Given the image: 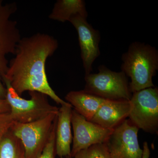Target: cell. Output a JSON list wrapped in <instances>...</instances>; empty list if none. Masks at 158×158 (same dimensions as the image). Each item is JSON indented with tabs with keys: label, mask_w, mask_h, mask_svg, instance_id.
I'll return each mask as SVG.
<instances>
[{
	"label": "cell",
	"mask_w": 158,
	"mask_h": 158,
	"mask_svg": "<svg viewBox=\"0 0 158 158\" xmlns=\"http://www.w3.org/2000/svg\"><path fill=\"white\" fill-rule=\"evenodd\" d=\"M128 119L139 129L156 134L158 130V89L146 88L132 93Z\"/></svg>",
	"instance_id": "8992f818"
},
{
	"label": "cell",
	"mask_w": 158,
	"mask_h": 158,
	"mask_svg": "<svg viewBox=\"0 0 158 158\" xmlns=\"http://www.w3.org/2000/svg\"><path fill=\"white\" fill-rule=\"evenodd\" d=\"M70 104L61 106L57 116L56 129V154L60 158H71V145L73 141Z\"/></svg>",
	"instance_id": "7c38bea8"
},
{
	"label": "cell",
	"mask_w": 158,
	"mask_h": 158,
	"mask_svg": "<svg viewBox=\"0 0 158 158\" xmlns=\"http://www.w3.org/2000/svg\"><path fill=\"white\" fill-rule=\"evenodd\" d=\"M139 129L126 119L114 129L106 142L112 158H141L138 140Z\"/></svg>",
	"instance_id": "9c48e42d"
},
{
	"label": "cell",
	"mask_w": 158,
	"mask_h": 158,
	"mask_svg": "<svg viewBox=\"0 0 158 158\" xmlns=\"http://www.w3.org/2000/svg\"></svg>",
	"instance_id": "7402d4cb"
},
{
	"label": "cell",
	"mask_w": 158,
	"mask_h": 158,
	"mask_svg": "<svg viewBox=\"0 0 158 158\" xmlns=\"http://www.w3.org/2000/svg\"><path fill=\"white\" fill-rule=\"evenodd\" d=\"M77 15L88 17L86 4L83 0H58L48 17L50 19L64 23Z\"/></svg>",
	"instance_id": "5bb4252c"
},
{
	"label": "cell",
	"mask_w": 158,
	"mask_h": 158,
	"mask_svg": "<svg viewBox=\"0 0 158 158\" xmlns=\"http://www.w3.org/2000/svg\"><path fill=\"white\" fill-rule=\"evenodd\" d=\"M58 113L29 123L13 122L10 130L22 143L25 158H37L42 153L56 122Z\"/></svg>",
	"instance_id": "5b68a950"
},
{
	"label": "cell",
	"mask_w": 158,
	"mask_h": 158,
	"mask_svg": "<svg viewBox=\"0 0 158 158\" xmlns=\"http://www.w3.org/2000/svg\"><path fill=\"white\" fill-rule=\"evenodd\" d=\"M58 47L57 40L44 33L21 38L15 56L9 62L3 77L8 80L19 96L25 91H37L49 97L58 104H69L51 88L46 73L47 60Z\"/></svg>",
	"instance_id": "6da1fadb"
},
{
	"label": "cell",
	"mask_w": 158,
	"mask_h": 158,
	"mask_svg": "<svg viewBox=\"0 0 158 158\" xmlns=\"http://www.w3.org/2000/svg\"><path fill=\"white\" fill-rule=\"evenodd\" d=\"M87 19L81 15H77L69 21L77 32L85 75L91 73L94 62L100 55L99 48L100 33L88 23Z\"/></svg>",
	"instance_id": "30bf717a"
},
{
	"label": "cell",
	"mask_w": 158,
	"mask_h": 158,
	"mask_svg": "<svg viewBox=\"0 0 158 158\" xmlns=\"http://www.w3.org/2000/svg\"><path fill=\"white\" fill-rule=\"evenodd\" d=\"M17 10L16 3L4 4L0 0V76L6 75L9 62L7 56L15 54L16 47L20 40V33L17 22L11 16Z\"/></svg>",
	"instance_id": "52a82bcc"
},
{
	"label": "cell",
	"mask_w": 158,
	"mask_h": 158,
	"mask_svg": "<svg viewBox=\"0 0 158 158\" xmlns=\"http://www.w3.org/2000/svg\"><path fill=\"white\" fill-rule=\"evenodd\" d=\"M142 150L141 158H149L150 151L148 147V144L146 141H145L143 143V148Z\"/></svg>",
	"instance_id": "44dd1931"
},
{
	"label": "cell",
	"mask_w": 158,
	"mask_h": 158,
	"mask_svg": "<svg viewBox=\"0 0 158 158\" xmlns=\"http://www.w3.org/2000/svg\"><path fill=\"white\" fill-rule=\"evenodd\" d=\"M0 158H25L22 143L10 129L0 141Z\"/></svg>",
	"instance_id": "9a60e30c"
},
{
	"label": "cell",
	"mask_w": 158,
	"mask_h": 158,
	"mask_svg": "<svg viewBox=\"0 0 158 158\" xmlns=\"http://www.w3.org/2000/svg\"><path fill=\"white\" fill-rule=\"evenodd\" d=\"M131 107L130 100H106L90 121L105 128L114 129L128 118Z\"/></svg>",
	"instance_id": "8fae6325"
},
{
	"label": "cell",
	"mask_w": 158,
	"mask_h": 158,
	"mask_svg": "<svg viewBox=\"0 0 158 158\" xmlns=\"http://www.w3.org/2000/svg\"><path fill=\"white\" fill-rule=\"evenodd\" d=\"M2 78L0 76V99H6L7 89L4 84L2 82Z\"/></svg>",
	"instance_id": "ffe728a7"
},
{
	"label": "cell",
	"mask_w": 158,
	"mask_h": 158,
	"mask_svg": "<svg viewBox=\"0 0 158 158\" xmlns=\"http://www.w3.org/2000/svg\"><path fill=\"white\" fill-rule=\"evenodd\" d=\"M74 158H112L106 143L94 144L79 152Z\"/></svg>",
	"instance_id": "2e32d148"
},
{
	"label": "cell",
	"mask_w": 158,
	"mask_h": 158,
	"mask_svg": "<svg viewBox=\"0 0 158 158\" xmlns=\"http://www.w3.org/2000/svg\"><path fill=\"white\" fill-rule=\"evenodd\" d=\"M2 80L7 89L6 100L10 106V114L13 121L29 123L58 113L59 108L51 105L45 94L30 91L31 98L25 99L16 93L7 79L3 77Z\"/></svg>",
	"instance_id": "3957f363"
},
{
	"label": "cell",
	"mask_w": 158,
	"mask_h": 158,
	"mask_svg": "<svg viewBox=\"0 0 158 158\" xmlns=\"http://www.w3.org/2000/svg\"><path fill=\"white\" fill-rule=\"evenodd\" d=\"M57 121V120H56ZM55 124L47 144L40 155L37 158H55L56 152V129Z\"/></svg>",
	"instance_id": "e0dca14e"
},
{
	"label": "cell",
	"mask_w": 158,
	"mask_h": 158,
	"mask_svg": "<svg viewBox=\"0 0 158 158\" xmlns=\"http://www.w3.org/2000/svg\"><path fill=\"white\" fill-rule=\"evenodd\" d=\"M65 101L88 121H91L102 104L107 99L86 92L84 90H73L65 96Z\"/></svg>",
	"instance_id": "4fadbf2b"
},
{
	"label": "cell",
	"mask_w": 158,
	"mask_h": 158,
	"mask_svg": "<svg viewBox=\"0 0 158 158\" xmlns=\"http://www.w3.org/2000/svg\"><path fill=\"white\" fill-rule=\"evenodd\" d=\"M13 122L10 113H0V141L10 130Z\"/></svg>",
	"instance_id": "ac0fdd59"
},
{
	"label": "cell",
	"mask_w": 158,
	"mask_h": 158,
	"mask_svg": "<svg viewBox=\"0 0 158 158\" xmlns=\"http://www.w3.org/2000/svg\"><path fill=\"white\" fill-rule=\"evenodd\" d=\"M10 108L6 99H0V113H10Z\"/></svg>",
	"instance_id": "d6986e66"
},
{
	"label": "cell",
	"mask_w": 158,
	"mask_h": 158,
	"mask_svg": "<svg viewBox=\"0 0 158 158\" xmlns=\"http://www.w3.org/2000/svg\"><path fill=\"white\" fill-rule=\"evenodd\" d=\"M71 121L73 132L71 157H74L79 152L94 144L106 143L114 130L88 121L73 109Z\"/></svg>",
	"instance_id": "ba28073f"
},
{
	"label": "cell",
	"mask_w": 158,
	"mask_h": 158,
	"mask_svg": "<svg viewBox=\"0 0 158 158\" xmlns=\"http://www.w3.org/2000/svg\"><path fill=\"white\" fill-rule=\"evenodd\" d=\"M98 70V73L85 75L83 90L105 99L130 100L132 93L124 73L113 71L104 65H99Z\"/></svg>",
	"instance_id": "277c9868"
},
{
	"label": "cell",
	"mask_w": 158,
	"mask_h": 158,
	"mask_svg": "<svg viewBox=\"0 0 158 158\" xmlns=\"http://www.w3.org/2000/svg\"><path fill=\"white\" fill-rule=\"evenodd\" d=\"M121 71L131 79L132 93L155 87L153 77L158 69V52L154 47L135 41L122 56Z\"/></svg>",
	"instance_id": "7a4b0ae2"
}]
</instances>
